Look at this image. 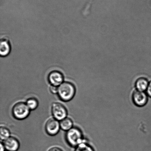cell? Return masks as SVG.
I'll list each match as a JSON object with an SVG mask.
<instances>
[{
	"label": "cell",
	"mask_w": 151,
	"mask_h": 151,
	"mask_svg": "<svg viewBox=\"0 0 151 151\" xmlns=\"http://www.w3.org/2000/svg\"><path fill=\"white\" fill-rule=\"evenodd\" d=\"M58 87L51 85L50 88V92L53 94H58Z\"/></svg>",
	"instance_id": "9a60e30c"
},
{
	"label": "cell",
	"mask_w": 151,
	"mask_h": 151,
	"mask_svg": "<svg viewBox=\"0 0 151 151\" xmlns=\"http://www.w3.org/2000/svg\"><path fill=\"white\" fill-rule=\"evenodd\" d=\"M11 51L9 41L6 38H1L0 42V54L1 57L8 56Z\"/></svg>",
	"instance_id": "9c48e42d"
},
{
	"label": "cell",
	"mask_w": 151,
	"mask_h": 151,
	"mask_svg": "<svg viewBox=\"0 0 151 151\" xmlns=\"http://www.w3.org/2000/svg\"><path fill=\"white\" fill-rule=\"evenodd\" d=\"M147 95L144 92L136 90L132 94V100L134 104L142 107L146 105L148 101Z\"/></svg>",
	"instance_id": "8992f818"
},
{
	"label": "cell",
	"mask_w": 151,
	"mask_h": 151,
	"mask_svg": "<svg viewBox=\"0 0 151 151\" xmlns=\"http://www.w3.org/2000/svg\"><path fill=\"white\" fill-rule=\"evenodd\" d=\"M63 79L64 77L63 74L58 71H53L48 75V81L51 85L59 87L63 83Z\"/></svg>",
	"instance_id": "52a82bcc"
},
{
	"label": "cell",
	"mask_w": 151,
	"mask_h": 151,
	"mask_svg": "<svg viewBox=\"0 0 151 151\" xmlns=\"http://www.w3.org/2000/svg\"><path fill=\"white\" fill-rule=\"evenodd\" d=\"M76 88L73 84L69 82H63L58 87V94L60 100L68 102L74 97Z\"/></svg>",
	"instance_id": "6da1fadb"
},
{
	"label": "cell",
	"mask_w": 151,
	"mask_h": 151,
	"mask_svg": "<svg viewBox=\"0 0 151 151\" xmlns=\"http://www.w3.org/2000/svg\"><path fill=\"white\" fill-rule=\"evenodd\" d=\"M75 151H94L92 147L86 143L83 142L77 146Z\"/></svg>",
	"instance_id": "5bb4252c"
},
{
	"label": "cell",
	"mask_w": 151,
	"mask_h": 151,
	"mask_svg": "<svg viewBox=\"0 0 151 151\" xmlns=\"http://www.w3.org/2000/svg\"><path fill=\"white\" fill-rule=\"evenodd\" d=\"M60 128L63 131H68L73 128V123L71 119L66 118L60 122Z\"/></svg>",
	"instance_id": "8fae6325"
},
{
	"label": "cell",
	"mask_w": 151,
	"mask_h": 151,
	"mask_svg": "<svg viewBox=\"0 0 151 151\" xmlns=\"http://www.w3.org/2000/svg\"><path fill=\"white\" fill-rule=\"evenodd\" d=\"M26 104L30 110H34L37 108L38 105V100L36 99L31 98L27 100Z\"/></svg>",
	"instance_id": "4fadbf2b"
},
{
	"label": "cell",
	"mask_w": 151,
	"mask_h": 151,
	"mask_svg": "<svg viewBox=\"0 0 151 151\" xmlns=\"http://www.w3.org/2000/svg\"><path fill=\"white\" fill-rule=\"evenodd\" d=\"M51 110L54 118L58 121L63 120L67 117V109L61 103H53L52 105Z\"/></svg>",
	"instance_id": "277c9868"
},
{
	"label": "cell",
	"mask_w": 151,
	"mask_h": 151,
	"mask_svg": "<svg viewBox=\"0 0 151 151\" xmlns=\"http://www.w3.org/2000/svg\"><path fill=\"white\" fill-rule=\"evenodd\" d=\"M30 110L26 103L20 102L16 103L12 109L13 116L16 119L23 120L29 116Z\"/></svg>",
	"instance_id": "3957f363"
},
{
	"label": "cell",
	"mask_w": 151,
	"mask_h": 151,
	"mask_svg": "<svg viewBox=\"0 0 151 151\" xmlns=\"http://www.w3.org/2000/svg\"><path fill=\"white\" fill-rule=\"evenodd\" d=\"M1 151H4V149H5V147H4V144L2 143H1Z\"/></svg>",
	"instance_id": "ac0fdd59"
},
{
	"label": "cell",
	"mask_w": 151,
	"mask_h": 151,
	"mask_svg": "<svg viewBox=\"0 0 151 151\" xmlns=\"http://www.w3.org/2000/svg\"><path fill=\"white\" fill-rule=\"evenodd\" d=\"M10 133L8 129L4 127H1L0 129V138L1 140H5L10 137Z\"/></svg>",
	"instance_id": "7c38bea8"
},
{
	"label": "cell",
	"mask_w": 151,
	"mask_h": 151,
	"mask_svg": "<svg viewBox=\"0 0 151 151\" xmlns=\"http://www.w3.org/2000/svg\"><path fill=\"white\" fill-rule=\"evenodd\" d=\"M60 122L54 118L49 119L46 124L45 131L50 135H56L60 131Z\"/></svg>",
	"instance_id": "5b68a950"
},
{
	"label": "cell",
	"mask_w": 151,
	"mask_h": 151,
	"mask_svg": "<svg viewBox=\"0 0 151 151\" xmlns=\"http://www.w3.org/2000/svg\"><path fill=\"white\" fill-rule=\"evenodd\" d=\"M146 94L149 97H151V81L149 83L147 90H146Z\"/></svg>",
	"instance_id": "2e32d148"
},
{
	"label": "cell",
	"mask_w": 151,
	"mask_h": 151,
	"mask_svg": "<svg viewBox=\"0 0 151 151\" xmlns=\"http://www.w3.org/2000/svg\"><path fill=\"white\" fill-rule=\"evenodd\" d=\"M48 151H63L61 149L59 148L58 147H54L50 149Z\"/></svg>",
	"instance_id": "e0dca14e"
},
{
	"label": "cell",
	"mask_w": 151,
	"mask_h": 151,
	"mask_svg": "<svg viewBox=\"0 0 151 151\" xmlns=\"http://www.w3.org/2000/svg\"><path fill=\"white\" fill-rule=\"evenodd\" d=\"M82 132L79 129L73 127L67 131L66 139L69 145L72 147H77L83 142Z\"/></svg>",
	"instance_id": "7a4b0ae2"
},
{
	"label": "cell",
	"mask_w": 151,
	"mask_h": 151,
	"mask_svg": "<svg viewBox=\"0 0 151 151\" xmlns=\"http://www.w3.org/2000/svg\"><path fill=\"white\" fill-rule=\"evenodd\" d=\"M3 144L8 151H16L18 150L20 146L18 140L13 137H10L4 140Z\"/></svg>",
	"instance_id": "ba28073f"
},
{
	"label": "cell",
	"mask_w": 151,
	"mask_h": 151,
	"mask_svg": "<svg viewBox=\"0 0 151 151\" xmlns=\"http://www.w3.org/2000/svg\"><path fill=\"white\" fill-rule=\"evenodd\" d=\"M149 84L147 80L145 78H140L136 81L135 87L138 91L144 92L147 90Z\"/></svg>",
	"instance_id": "30bf717a"
}]
</instances>
